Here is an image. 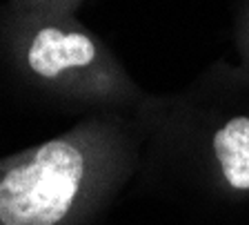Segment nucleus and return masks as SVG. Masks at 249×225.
I'll use <instances>...</instances> for the list:
<instances>
[{
  "label": "nucleus",
  "mask_w": 249,
  "mask_h": 225,
  "mask_svg": "<svg viewBox=\"0 0 249 225\" xmlns=\"http://www.w3.org/2000/svg\"><path fill=\"white\" fill-rule=\"evenodd\" d=\"M85 161L73 145L52 141L34 161L16 168L0 183V221L5 225H56L69 212Z\"/></svg>",
  "instance_id": "nucleus-1"
},
{
  "label": "nucleus",
  "mask_w": 249,
  "mask_h": 225,
  "mask_svg": "<svg viewBox=\"0 0 249 225\" xmlns=\"http://www.w3.org/2000/svg\"><path fill=\"white\" fill-rule=\"evenodd\" d=\"M93 58V45L83 34H62L47 27L34 38L29 49V65L40 76L53 78L67 67H83Z\"/></svg>",
  "instance_id": "nucleus-2"
},
{
  "label": "nucleus",
  "mask_w": 249,
  "mask_h": 225,
  "mask_svg": "<svg viewBox=\"0 0 249 225\" xmlns=\"http://www.w3.org/2000/svg\"><path fill=\"white\" fill-rule=\"evenodd\" d=\"M213 150L225 178L238 189H249V118H233L216 134Z\"/></svg>",
  "instance_id": "nucleus-3"
}]
</instances>
